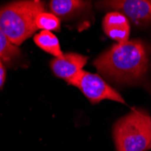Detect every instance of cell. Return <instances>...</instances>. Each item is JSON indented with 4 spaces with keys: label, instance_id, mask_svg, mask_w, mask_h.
<instances>
[{
    "label": "cell",
    "instance_id": "1",
    "mask_svg": "<svg viewBox=\"0 0 151 151\" xmlns=\"http://www.w3.org/2000/svg\"><path fill=\"white\" fill-rule=\"evenodd\" d=\"M93 64L101 74L117 82H138L148 68L147 48L140 40L116 44L101 54Z\"/></svg>",
    "mask_w": 151,
    "mask_h": 151
},
{
    "label": "cell",
    "instance_id": "2",
    "mask_svg": "<svg viewBox=\"0 0 151 151\" xmlns=\"http://www.w3.org/2000/svg\"><path fill=\"white\" fill-rule=\"evenodd\" d=\"M45 12L39 0L16 1L0 6V28L17 46L38 30L36 18Z\"/></svg>",
    "mask_w": 151,
    "mask_h": 151
},
{
    "label": "cell",
    "instance_id": "3",
    "mask_svg": "<svg viewBox=\"0 0 151 151\" xmlns=\"http://www.w3.org/2000/svg\"><path fill=\"white\" fill-rule=\"evenodd\" d=\"M117 151H146L151 142V118L142 109H134L119 119L113 128Z\"/></svg>",
    "mask_w": 151,
    "mask_h": 151
},
{
    "label": "cell",
    "instance_id": "4",
    "mask_svg": "<svg viewBox=\"0 0 151 151\" xmlns=\"http://www.w3.org/2000/svg\"><path fill=\"white\" fill-rule=\"evenodd\" d=\"M68 84L77 87L92 104H97L103 100L126 104L122 96L98 74L82 70Z\"/></svg>",
    "mask_w": 151,
    "mask_h": 151
},
{
    "label": "cell",
    "instance_id": "5",
    "mask_svg": "<svg viewBox=\"0 0 151 151\" xmlns=\"http://www.w3.org/2000/svg\"><path fill=\"white\" fill-rule=\"evenodd\" d=\"M102 5L121 13L136 25L151 24V3L147 0H115Z\"/></svg>",
    "mask_w": 151,
    "mask_h": 151
},
{
    "label": "cell",
    "instance_id": "6",
    "mask_svg": "<svg viewBox=\"0 0 151 151\" xmlns=\"http://www.w3.org/2000/svg\"><path fill=\"white\" fill-rule=\"evenodd\" d=\"M88 57L77 52L63 53L62 57L54 58L51 62V68L57 77L66 81L68 83L83 69Z\"/></svg>",
    "mask_w": 151,
    "mask_h": 151
},
{
    "label": "cell",
    "instance_id": "7",
    "mask_svg": "<svg viewBox=\"0 0 151 151\" xmlns=\"http://www.w3.org/2000/svg\"><path fill=\"white\" fill-rule=\"evenodd\" d=\"M102 26L106 35L116 41L117 44L129 41L130 25L129 19L121 13L117 11L108 13L103 18Z\"/></svg>",
    "mask_w": 151,
    "mask_h": 151
},
{
    "label": "cell",
    "instance_id": "8",
    "mask_svg": "<svg viewBox=\"0 0 151 151\" xmlns=\"http://www.w3.org/2000/svg\"><path fill=\"white\" fill-rule=\"evenodd\" d=\"M89 2L80 0H52L49 3L51 13L58 18H67L83 9Z\"/></svg>",
    "mask_w": 151,
    "mask_h": 151
},
{
    "label": "cell",
    "instance_id": "9",
    "mask_svg": "<svg viewBox=\"0 0 151 151\" xmlns=\"http://www.w3.org/2000/svg\"><path fill=\"white\" fill-rule=\"evenodd\" d=\"M34 41L41 49L55 56V58L62 57L63 55V52L61 50L59 40L52 32L41 31L35 35Z\"/></svg>",
    "mask_w": 151,
    "mask_h": 151
},
{
    "label": "cell",
    "instance_id": "10",
    "mask_svg": "<svg viewBox=\"0 0 151 151\" xmlns=\"http://www.w3.org/2000/svg\"><path fill=\"white\" fill-rule=\"evenodd\" d=\"M20 54L18 46L14 45L0 28V59L6 63H10L17 59Z\"/></svg>",
    "mask_w": 151,
    "mask_h": 151
},
{
    "label": "cell",
    "instance_id": "11",
    "mask_svg": "<svg viewBox=\"0 0 151 151\" xmlns=\"http://www.w3.org/2000/svg\"><path fill=\"white\" fill-rule=\"evenodd\" d=\"M37 28L42 31H57L60 29V18L52 13L43 12L36 18Z\"/></svg>",
    "mask_w": 151,
    "mask_h": 151
},
{
    "label": "cell",
    "instance_id": "12",
    "mask_svg": "<svg viewBox=\"0 0 151 151\" xmlns=\"http://www.w3.org/2000/svg\"><path fill=\"white\" fill-rule=\"evenodd\" d=\"M5 80H6V71H5V67L2 63V60L0 59V89H1L5 83Z\"/></svg>",
    "mask_w": 151,
    "mask_h": 151
},
{
    "label": "cell",
    "instance_id": "13",
    "mask_svg": "<svg viewBox=\"0 0 151 151\" xmlns=\"http://www.w3.org/2000/svg\"><path fill=\"white\" fill-rule=\"evenodd\" d=\"M148 149H151V142H150V145H149V147H148L147 150H148Z\"/></svg>",
    "mask_w": 151,
    "mask_h": 151
},
{
    "label": "cell",
    "instance_id": "14",
    "mask_svg": "<svg viewBox=\"0 0 151 151\" xmlns=\"http://www.w3.org/2000/svg\"><path fill=\"white\" fill-rule=\"evenodd\" d=\"M150 3H151V1H150Z\"/></svg>",
    "mask_w": 151,
    "mask_h": 151
}]
</instances>
